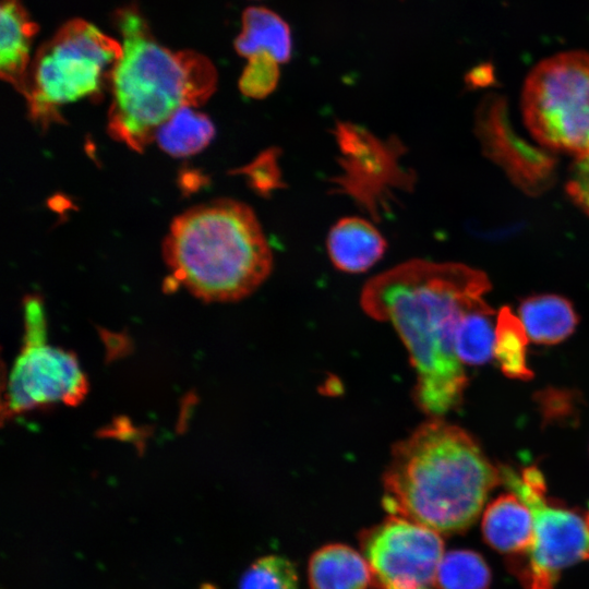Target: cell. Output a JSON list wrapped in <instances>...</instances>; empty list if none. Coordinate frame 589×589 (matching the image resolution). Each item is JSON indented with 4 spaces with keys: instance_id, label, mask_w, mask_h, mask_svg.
Wrapping results in <instances>:
<instances>
[{
    "instance_id": "7a4b0ae2",
    "label": "cell",
    "mask_w": 589,
    "mask_h": 589,
    "mask_svg": "<svg viewBox=\"0 0 589 589\" xmlns=\"http://www.w3.org/2000/svg\"><path fill=\"white\" fill-rule=\"evenodd\" d=\"M502 483L477 441L441 417L397 442L383 476V505L438 533H457L479 517L489 493Z\"/></svg>"
},
{
    "instance_id": "277c9868",
    "label": "cell",
    "mask_w": 589,
    "mask_h": 589,
    "mask_svg": "<svg viewBox=\"0 0 589 589\" xmlns=\"http://www.w3.org/2000/svg\"><path fill=\"white\" fill-rule=\"evenodd\" d=\"M163 252L173 278L207 302L248 297L273 267L271 247L253 209L231 199L177 216Z\"/></svg>"
},
{
    "instance_id": "d6986e66",
    "label": "cell",
    "mask_w": 589,
    "mask_h": 589,
    "mask_svg": "<svg viewBox=\"0 0 589 589\" xmlns=\"http://www.w3.org/2000/svg\"><path fill=\"white\" fill-rule=\"evenodd\" d=\"M492 314L493 309L486 303L462 315L455 336V353L462 365L484 364L494 356Z\"/></svg>"
},
{
    "instance_id": "3957f363",
    "label": "cell",
    "mask_w": 589,
    "mask_h": 589,
    "mask_svg": "<svg viewBox=\"0 0 589 589\" xmlns=\"http://www.w3.org/2000/svg\"><path fill=\"white\" fill-rule=\"evenodd\" d=\"M113 21L122 37V55L109 79L108 132L142 152L172 115L199 107L213 95L217 71L200 52L163 46L135 7L119 9Z\"/></svg>"
},
{
    "instance_id": "603a6c76",
    "label": "cell",
    "mask_w": 589,
    "mask_h": 589,
    "mask_svg": "<svg viewBox=\"0 0 589 589\" xmlns=\"http://www.w3.org/2000/svg\"><path fill=\"white\" fill-rule=\"evenodd\" d=\"M277 158L278 152L269 148L238 172L248 178L252 189L267 196L284 185Z\"/></svg>"
},
{
    "instance_id": "ac0fdd59",
    "label": "cell",
    "mask_w": 589,
    "mask_h": 589,
    "mask_svg": "<svg viewBox=\"0 0 589 589\" xmlns=\"http://www.w3.org/2000/svg\"><path fill=\"white\" fill-rule=\"evenodd\" d=\"M529 337L520 318L508 306L497 314L494 357L501 371L509 378L528 381L533 376L527 364Z\"/></svg>"
},
{
    "instance_id": "8992f818",
    "label": "cell",
    "mask_w": 589,
    "mask_h": 589,
    "mask_svg": "<svg viewBox=\"0 0 589 589\" xmlns=\"http://www.w3.org/2000/svg\"><path fill=\"white\" fill-rule=\"evenodd\" d=\"M527 128L543 146L581 156L589 152V52L565 51L542 60L522 91Z\"/></svg>"
},
{
    "instance_id": "5b68a950",
    "label": "cell",
    "mask_w": 589,
    "mask_h": 589,
    "mask_svg": "<svg viewBox=\"0 0 589 589\" xmlns=\"http://www.w3.org/2000/svg\"><path fill=\"white\" fill-rule=\"evenodd\" d=\"M121 55L122 44L94 24L64 23L31 62L24 92L31 117L47 125L61 106L98 94Z\"/></svg>"
},
{
    "instance_id": "52a82bcc",
    "label": "cell",
    "mask_w": 589,
    "mask_h": 589,
    "mask_svg": "<svg viewBox=\"0 0 589 589\" xmlns=\"http://www.w3.org/2000/svg\"><path fill=\"white\" fill-rule=\"evenodd\" d=\"M501 480L531 510L533 542L521 572L525 589H553L560 573L589 560V520L577 512L549 502L545 482L537 467L520 473L498 467Z\"/></svg>"
},
{
    "instance_id": "9a60e30c",
    "label": "cell",
    "mask_w": 589,
    "mask_h": 589,
    "mask_svg": "<svg viewBox=\"0 0 589 589\" xmlns=\"http://www.w3.org/2000/svg\"><path fill=\"white\" fill-rule=\"evenodd\" d=\"M518 312L529 339L541 345L565 340L578 323L570 301L557 294L530 296L521 301Z\"/></svg>"
},
{
    "instance_id": "6da1fadb",
    "label": "cell",
    "mask_w": 589,
    "mask_h": 589,
    "mask_svg": "<svg viewBox=\"0 0 589 589\" xmlns=\"http://www.w3.org/2000/svg\"><path fill=\"white\" fill-rule=\"evenodd\" d=\"M491 284L479 269L459 263L409 260L371 278L360 303L376 321L389 323L416 372L413 399L430 417L460 406L467 387L455 353L462 315L486 304Z\"/></svg>"
},
{
    "instance_id": "ffe728a7",
    "label": "cell",
    "mask_w": 589,
    "mask_h": 589,
    "mask_svg": "<svg viewBox=\"0 0 589 589\" xmlns=\"http://www.w3.org/2000/svg\"><path fill=\"white\" fill-rule=\"evenodd\" d=\"M490 579V569L478 553L456 550L443 555L436 586L440 589H486Z\"/></svg>"
},
{
    "instance_id": "7402d4cb",
    "label": "cell",
    "mask_w": 589,
    "mask_h": 589,
    "mask_svg": "<svg viewBox=\"0 0 589 589\" xmlns=\"http://www.w3.org/2000/svg\"><path fill=\"white\" fill-rule=\"evenodd\" d=\"M279 63L267 53L248 58L239 79L240 92L253 99H262L272 94L279 81Z\"/></svg>"
},
{
    "instance_id": "30bf717a",
    "label": "cell",
    "mask_w": 589,
    "mask_h": 589,
    "mask_svg": "<svg viewBox=\"0 0 589 589\" xmlns=\"http://www.w3.org/2000/svg\"><path fill=\"white\" fill-rule=\"evenodd\" d=\"M342 173L334 181L336 190L348 194L372 216L378 217L388 207L393 190H406L413 181L399 165L401 146L384 142L366 129L350 122H338L334 131Z\"/></svg>"
},
{
    "instance_id": "7c38bea8",
    "label": "cell",
    "mask_w": 589,
    "mask_h": 589,
    "mask_svg": "<svg viewBox=\"0 0 589 589\" xmlns=\"http://www.w3.org/2000/svg\"><path fill=\"white\" fill-rule=\"evenodd\" d=\"M0 29L1 77L24 95L31 47L38 26L20 0H2Z\"/></svg>"
},
{
    "instance_id": "d4e9b609",
    "label": "cell",
    "mask_w": 589,
    "mask_h": 589,
    "mask_svg": "<svg viewBox=\"0 0 589 589\" xmlns=\"http://www.w3.org/2000/svg\"><path fill=\"white\" fill-rule=\"evenodd\" d=\"M587 517H588V520H589V512H588V514H587Z\"/></svg>"
},
{
    "instance_id": "e0dca14e",
    "label": "cell",
    "mask_w": 589,
    "mask_h": 589,
    "mask_svg": "<svg viewBox=\"0 0 589 589\" xmlns=\"http://www.w3.org/2000/svg\"><path fill=\"white\" fill-rule=\"evenodd\" d=\"M214 134V124L207 116L194 107H185L158 129L155 141L169 155L185 157L205 148Z\"/></svg>"
},
{
    "instance_id": "8fae6325",
    "label": "cell",
    "mask_w": 589,
    "mask_h": 589,
    "mask_svg": "<svg viewBox=\"0 0 589 589\" xmlns=\"http://www.w3.org/2000/svg\"><path fill=\"white\" fill-rule=\"evenodd\" d=\"M327 252L333 265L348 274L370 269L384 255L387 244L376 227L364 218L339 219L327 236Z\"/></svg>"
},
{
    "instance_id": "2e32d148",
    "label": "cell",
    "mask_w": 589,
    "mask_h": 589,
    "mask_svg": "<svg viewBox=\"0 0 589 589\" xmlns=\"http://www.w3.org/2000/svg\"><path fill=\"white\" fill-rule=\"evenodd\" d=\"M235 49L247 59L267 53L278 63H285L292 51L290 28L275 12L250 7L242 14V29L235 40Z\"/></svg>"
},
{
    "instance_id": "9c48e42d",
    "label": "cell",
    "mask_w": 589,
    "mask_h": 589,
    "mask_svg": "<svg viewBox=\"0 0 589 589\" xmlns=\"http://www.w3.org/2000/svg\"><path fill=\"white\" fill-rule=\"evenodd\" d=\"M360 546L371 573L370 589H434L444 543L438 532L389 516L364 530Z\"/></svg>"
},
{
    "instance_id": "4fadbf2b",
    "label": "cell",
    "mask_w": 589,
    "mask_h": 589,
    "mask_svg": "<svg viewBox=\"0 0 589 589\" xmlns=\"http://www.w3.org/2000/svg\"><path fill=\"white\" fill-rule=\"evenodd\" d=\"M488 543L502 553L526 554L533 542L534 524L529 507L514 493L488 505L482 518Z\"/></svg>"
},
{
    "instance_id": "ba28073f",
    "label": "cell",
    "mask_w": 589,
    "mask_h": 589,
    "mask_svg": "<svg viewBox=\"0 0 589 589\" xmlns=\"http://www.w3.org/2000/svg\"><path fill=\"white\" fill-rule=\"evenodd\" d=\"M25 346L12 369L5 407L8 414L56 402L77 405L87 381L76 358L44 341V316L35 299L25 305Z\"/></svg>"
},
{
    "instance_id": "44dd1931",
    "label": "cell",
    "mask_w": 589,
    "mask_h": 589,
    "mask_svg": "<svg viewBox=\"0 0 589 589\" xmlns=\"http://www.w3.org/2000/svg\"><path fill=\"white\" fill-rule=\"evenodd\" d=\"M296 566L288 558L267 555L255 561L241 576L239 589H298Z\"/></svg>"
},
{
    "instance_id": "5bb4252c",
    "label": "cell",
    "mask_w": 589,
    "mask_h": 589,
    "mask_svg": "<svg viewBox=\"0 0 589 589\" xmlns=\"http://www.w3.org/2000/svg\"><path fill=\"white\" fill-rule=\"evenodd\" d=\"M309 581L312 589H368L371 573L362 553L344 544H329L311 556Z\"/></svg>"
},
{
    "instance_id": "cb8c5ba5",
    "label": "cell",
    "mask_w": 589,
    "mask_h": 589,
    "mask_svg": "<svg viewBox=\"0 0 589 589\" xmlns=\"http://www.w3.org/2000/svg\"><path fill=\"white\" fill-rule=\"evenodd\" d=\"M572 201L589 216V152L576 157L566 181Z\"/></svg>"
}]
</instances>
